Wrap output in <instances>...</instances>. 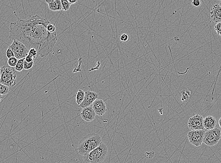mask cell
I'll return each mask as SVG.
<instances>
[{"mask_svg":"<svg viewBox=\"0 0 221 163\" xmlns=\"http://www.w3.org/2000/svg\"><path fill=\"white\" fill-rule=\"evenodd\" d=\"M35 21L31 29L26 45L27 48H35L41 57L47 56L54 48L58 41L56 32L50 33L47 29L50 23L46 18L38 15L34 16Z\"/></svg>","mask_w":221,"mask_h":163,"instance_id":"6da1fadb","label":"cell"},{"mask_svg":"<svg viewBox=\"0 0 221 163\" xmlns=\"http://www.w3.org/2000/svg\"><path fill=\"white\" fill-rule=\"evenodd\" d=\"M35 21L34 16L27 19L12 22L10 26V38L23 43L26 46L31 29Z\"/></svg>","mask_w":221,"mask_h":163,"instance_id":"7a4b0ae2","label":"cell"},{"mask_svg":"<svg viewBox=\"0 0 221 163\" xmlns=\"http://www.w3.org/2000/svg\"><path fill=\"white\" fill-rule=\"evenodd\" d=\"M102 142V137L98 134H89L80 141L77 149L78 153L85 156L98 147Z\"/></svg>","mask_w":221,"mask_h":163,"instance_id":"3957f363","label":"cell"},{"mask_svg":"<svg viewBox=\"0 0 221 163\" xmlns=\"http://www.w3.org/2000/svg\"><path fill=\"white\" fill-rule=\"evenodd\" d=\"M108 154L107 146L102 142L98 147L85 155L84 163H102Z\"/></svg>","mask_w":221,"mask_h":163,"instance_id":"277c9868","label":"cell"},{"mask_svg":"<svg viewBox=\"0 0 221 163\" xmlns=\"http://www.w3.org/2000/svg\"><path fill=\"white\" fill-rule=\"evenodd\" d=\"M15 69L9 65L3 66L1 69L0 83L7 87H13L16 85L17 75Z\"/></svg>","mask_w":221,"mask_h":163,"instance_id":"5b68a950","label":"cell"},{"mask_svg":"<svg viewBox=\"0 0 221 163\" xmlns=\"http://www.w3.org/2000/svg\"><path fill=\"white\" fill-rule=\"evenodd\" d=\"M221 138V131L219 128H214L205 132L203 143L210 147L216 145Z\"/></svg>","mask_w":221,"mask_h":163,"instance_id":"8992f818","label":"cell"},{"mask_svg":"<svg viewBox=\"0 0 221 163\" xmlns=\"http://www.w3.org/2000/svg\"><path fill=\"white\" fill-rule=\"evenodd\" d=\"M9 47L13 50L15 57L18 60L26 58L28 54L29 50L23 43L18 40H14Z\"/></svg>","mask_w":221,"mask_h":163,"instance_id":"52a82bcc","label":"cell"},{"mask_svg":"<svg viewBox=\"0 0 221 163\" xmlns=\"http://www.w3.org/2000/svg\"><path fill=\"white\" fill-rule=\"evenodd\" d=\"M205 130H194L188 132L187 137L189 142L195 147L200 146L203 142Z\"/></svg>","mask_w":221,"mask_h":163,"instance_id":"ba28073f","label":"cell"},{"mask_svg":"<svg viewBox=\"0 0 221 163\" xmlns=\"http://www.w3.org/2000/svg\"><path fill=\"white\" fill-rule=\"evenodd\" d=\"M204 118L201 115L197 114L190 118L188 121V127L191 131L204 130L203 126Z\"/></svg>","mask_w":221,"mask_h":163,"instance_id":"9c48e42d","label":"cell"},{"mask_svg":"<svg viewBox=\"0 0 221 163\" xmlns=\"http://www.w3.org/2000/svg\"><path fill=\"white\" fill-rule=\"evenodd\" d=\"M85 94L84 100L80 105L79 107L83 108L92 105L93 103L98 99V95L96 92L91 91L88 90L85 92Z\"/></svg>","mask_w":221,"mask_h":163,"instance_id":"30bf717a","label":"cell"},{"mask_svg":"<svg viewBox=\"0 0 221 163\" xmlns=\"http://www.w3.org/2000/svg\"><path fill=\"white\" fill-rule=\"evenodd\" d=\"M92 106L95 114L97 116H103L106 112L107 107L105 103L101 99H96L93 103Z\"/></svg>","mask_w":221,"mask_h":163,"instance_id":"8fae6325","label":"cell"},{"mask_svg":"<svg viewBox=\"0 0 221 163\" xmlns=\"http://www.w3.org/2000/svg\"><path fill=\"white\" fill-rule=\"evenodd\" d=\"M80 115L83 120L87 122H90L95 119L96 114L91 105L90 106L82 108Z\"/></svg>","mask_w":221,"mask_h":163,"instance_id":"7c38bea8","label":"cell"},{"mask_svg":"<svg viewBox=\"0 0 221 163\" xmlns=\"http://www.w3.org/2000/svg\"><path fill=\"white\" fill-rule=\"evenodd\" d=\"M210 18L213 22H221V7L219 4H215L213 6L210 11Z\"/></svg>","mask_w":221,"mask_h":163,"instance_id":"4fadbf2b","label":"cell"},{"mask_svg":"<svg viewBox=\"0 0 221 163\" xmlns=\"http://www.w3.org/2000/svg\"><path fill=\"white\" fill-rule=\"evenodd\" d=\"M217 121L215 118L212 116H208L204 118L203 126L206 131L212 130L215 128Z\"/></svg>","mask_w":221,"mask_h":163,"instance_id":"5bb4252c","label":"cell"},{"mask_svg":"<svg viewBox=\"0 0 221 163\" xmlns=\"http://www.w3.org/2000/svg\"><path fill=\"white\" fill-rule=\"evenodd\" d=\"M48 4L49 8L53 12H59L62 10V6L60 0H57L52 2L49 3Z\"/></svg>","mask_w":221,"mask_h":163,"instance_id":"9a60e30c","label":"cell"},{"mask_svg":"<svg viewBox=\"0 0 221 163\" xmlns=\"http://www.w3.org/2000/svg\"><path fill=\"white\" fill-rule=\"evenodd\" d=\"M85 92L82 90H79L78 92L76 93V95L75 100L77 103L78 105H80L84 100V97H85Z\"/></svg>","mask_w":221,"mask_h":163,"instance_id":"2e32d148","label":"cell"},{"mask_svg":"<svg viewBox=\"0 0 221 163\" xmlns=\"http://www.w3.org/2000/svg\"><path fill=\"white\" fill-rule=\"evenodd\" d=\"M25 58L19 59L15 66V70L18 72H21L24 69V64Z\"/></svg>","mask_w":221,"mask_h":163,"instance_id":"e0dca14e","label":"cell"},{"mask_svg":"<svg viewBox=\"0 0 221 163\" xmlns=\"http://www.w3.org/2000/svg\"><path fill=\"white\" fill-rule=\"evenodd\" d=\"M10 92V88L9 87L3 85L0 83V94L3 95H6Z\"/></svg>","mask_w":221,"mask_h":163,"instance_id":"ac0fdd59","label":"cell"},{"mask_svg":"<svg viewBox=\"0 0 221 163\" xmlns=\"http://www.w3.org/2000/svg\"><path fill=\"white\" fill-rule=\"evenodd\" d=\"M62 6V10L64 11H67L69 10L71 7V3L68 1V0H60Z\"/></svg>","mask_w":221,"mask_h":163,"instance_id":"d6986e66","label":"cell"},{"mask_svg":"<svg viewBox=\"0 0 221 163\" xmlns=\"http://www.w3.org/2000/svg\"><path fill=\"white\" fill-rule=\"evenodd\" d=\"M18 59L16 58L15 57H12V58L8 59V65H9L10 66H12V67H14V66L15 67L18 62Z\"/></svg>","mask_w":221,"mask_h":163,"instance_id":"ffe728a7","label":"cell"},{"mask_svg":"<svg viewBox=\"0 0 221 163\" xmlns=\"http://www.w3.org/2000/svg\"><path fill=\"white\" fill-rule=\"evenodd\" d=\"M34 63V61H33L30 62H28L25 61V60L24 64V69L29 70V69H31V68L33 67Z\"/></svg>","mask_w":221,"mask_h":163,"instance_id":"44dd1931","label":"cell"},{"mask_svg":"<svg viewBox=\"0 0 221 163\" xmlns=\"http://www.w3.org/2000/svg\"><path fill=\"white\" fill-rule=\"evenodd\" d=\"M130 39V36L129 34L127 33H123L121 34L120 37L121 41L123 43H127Z\"/></svg>","mask_w":221,"mask_h":163,"instance_id":"7402d4cb","label":"cell"},{"mask_svg":"<svg viewBox=\"0 0 221 163\" xmlns=\"http://www.w3.org/2000/svg\"><path fill=\"white\" fill-rule=\"evenodd\" d=\"M47 29L49 32L50 33H53L56 32V28L55 24L53 23H50L47 26Z\"/></svg>","mask_w":221,"mask_h":163,"instance_id":"603a6c76","label":"cell"},{"mask_svg":"<svg viewBox=\"0 0 221 163\" xmlns=\"http://www.w3.org/2000/svg\"><path fill=\"white\" fill-rule=\"evenodd\" d=\"M214 30L217 34L221 36V22L216 23L214 26Z\"/></svg>","mask_w":221,"mask_h":163,"instance_id":"cb8c5ba5","label":"cell"},{"mask_svg":"<svg viewBox=\"0 0 221 163\" xmlns=\"http://www.w3.org/2000/svg\"><path fill=\"white\" fill-rule=\"evenodd\" d=\"M28 54L30 55L31 56H32L33 57L34 59H35L38 55L37 50H36L35 48H33L30 49L29 50Z\"/></svg>","mask_w":221,"mask_h":163,"instance_id":"d4e9b609","label":"cell"},{"mask_svg":"<svg viewBox=\"0 0 221 163\" xmlns=\"http://www.w3.org/2000/svg\"><path fill=\"white\" fill-rule=\"evenodd\" d=\"M6 56L8 59H10L12 57H15L14 53L10 48H8V49L6 50Z\"/></svg>","mask_w":221,"mask_h":163,"instance_id":"484cf974","label":"cell"},{"mask_svg":"<svg viewBox=\"0 0 221 163\" xmlns=\"http://www.w3.org/2000/svg\"><path fill=\"white\" fill-rule=\"evenodd\" d=\"M192 5L195 7H199L200 5V2L199 0H193Z\"/></svg>","mask_w":221,"mask_h":163,"instance_id":"4316f807","label":"cell"},{"mask_svg":"<svg viewBox=\"0 0 221 163\" xmlns=\"http://www.w3.org/2000/svg\"><path fill=\"white\" fill-rule=\"evenodd\" d=\"M34 59L33 57L32 56H31L30 55L28 54L25 58V61L28 62H30L33 61H34Z\"/></svg>","mask_w":221,"mask_h":163,"instance_id":"83f0119b","label":"cell"},{"mask_svg":"<svg viewBox=\"0 0 221 163\" xmlns=\"http://www.w3.org/2000/svg\"><path fill=\"white\" fill-rule=\"evenodd\" d=\"M68 1L71 3V4H75L78 2V0H68Z\"/></svg>","mask_w":221,"mask_h":163,"instance_id":"f1b7e54d","label":"cell"},{"mask_svg":"<svg viewBox=\"0 0 221 163\" xmlns=\"http://www.w3.org/2000/svg\"><path fill=\"white\" fill-rule=\"evenodd\" d=\"M55 1H57V0H45V2L46 3H49Z\"/></svg>","mask_w":221,"mask_h":163,"instance_id":"f546056e","label":"cell"},{"mask_svg":"<svg viewBox=\"0 0 221 163\" xmlns=\"http://www.w3.org/2000/svg\"><path fill=\"white\" fill-rule=\"evenodd\" d=\"M218 123H219V126H220V128H221V118H220V119H219Z\"/></svg>","mask_w":221,"mask_h":163,"instance_id":"4dcf8cb0","label":"cell"},{"mask_svg":"<svg viewBox=\"0 0 221 163\" xmlns=\"http://www.w3.org/2000/svg\"><path fill=\"white\" fill-rule=\"evenodd\" d=\"M3 98V95L2 94H0V102H1Z\"/></svg>","mask_w":221,"mask_h":163,"instance_id":"1f68e13d","label":"cell"},{"mask_svg":"<svg viewBox=\"0 0 221 163\" xmlns=\"http://www.w3.org/2000/svg\"><path fill=\"white\" fill-rule=\"evenodd\" d=\"M1 67L0 66V79H1Z\"/></svg>","mask_w":221,"mask_h":163,"instance_id":"d6a6232c","label":"cell"},{"mask_svg":"<svg viewBox=\"0 0 221 163\" xmlns=\"http://www.w3.org/2000/svg\"><path fill=\"white\" fill-rule=\"evenodd\" d=\"M219 5H220V6H221V1L220 2V4H219Z\"/></svg>","mask_w":221,"mask_h":163,"instance_id":"836d02e7","label":"cell"},{"mask_svg":"<svg viewBox=\"0 0 221 163\" xmlns=\"http://www.w3.org/2000/svg\"><path fill=\"white\" fill-rule=\"evenodd\" d=\"M219 1H221V0H219Z\"/></svg>","mask_w":221,"mask_h":163,"instance_id":"e575fe53","label":"cell"}]
</instances>
